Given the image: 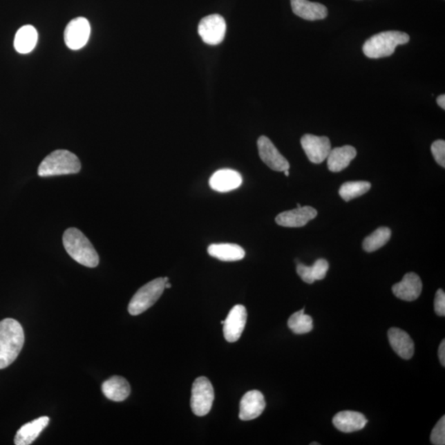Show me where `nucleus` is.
<instances>
[{"label":"nucleus","mask_w":445,"mask_h":445,"mask_svg":"<svg viewBox=\"0 0 445 445\" xmlns=\"http://www.w3.org/2000/svg\"><path fill=\"white\" fill-rule=\"evenodd\" d=\"M23 328L12 319L0 322V370L12 365L18 358L24 345Z\"/></svg>","instance_id":"f257e3e1"},{"label":"nucleus","mask_w":445,"mask_h":445,"mask_svg":"<svg viewBox=\"0 0 445 445\" xmlns=\"http://www.w3.org/2000/svg\"><path fill=\"white\" fill-rule=\"evenodd\" d=\"M63 243L67 254L75 262L90 268L96 267L100 264V256L95 248L78 229L66 230L63 235Z\"/></svg>","instance_id":"f03ea898"},{"label":"nucleus","mask_w":445,"mask_h":445,"mask_svg":"<svg viewBox=\"0 0 445 445\" xmlns=\"http://www.w3.org/2000/svg\"><path fill=\"white\" fill-rule=\"evenodd\" d=\"M408 34L399 31L383 32L371 37L363 46V53L370 59L390 57L397 46L408 44Z\"/></svg>","instance_id":"7ed1b4c3"},{"label":"nucleus","mask_w":445,"mask_h":445,"mask_svg":"<svg viewBox=\"0 0 445 445\" xmlns=\"http://www.w3.org/2000/svg\"><path fill=\"white\" fill-rule=\"evenodd\" d=\"M81 162L75 153L58 149L45 158L38 168V175L41 178L59 176L78 173Z\"/></svg>","instance_id":"20e7f679"},{"label":"nucleus","mask_w":445,"mask_h":445,"mask_svg":"<svg viewBox=\"0 0 445 445\" xmlns=\"http://www.w3.org/2000/svg\"><path fill=\"white\" fill-rule=\"evenodd\" d=\"M165 283L164 278H157L137 291L128 306L130 314L140 315L155 305L164 293Z\"/></svg>","instance_id":"39448f33"},{"label":"nucleus","mask_w":445,"mask_h":445,"mask_svg":"<svg viewBox=\"0 0 445 445\" xmlns=\"http://www.w3.org/2000/svg\"><path fill=\"white\" fill-rule=\"evenodd\" d=\"M215 399L214 388L207 378L200 377L192 385L191 406L196 416L204 417L211 412Z\"/></svg>","instance_id":"423d86ee"},{"label":"nucleus","mask_w":445,"mask_h":445,"mask_svg":"<svg viewBox=\"0 0 445 445\" xmlns=\"http://www.w3.org/2000/svg\"><path fill=\"white\" fill-rule=\"evenodd\" d=\"M225 20L220 15L205 17L198 26L199 35L205 44L208 45L220 44L225 39Z\"/></svg>","instance_id":"0eeeda50"},{"label":"nucleus","mask_w":445,"mask_h":445,"mask_svg":"<svg viewBox=\"0 0 445 445\" xmlns=\"http://www.w3.org/2000/svg\"><path fill=\"white\" fill-rule=\"evenodd\" d=\"M301 145L307 158L312 164H322L332 149L330 140L327 136L307 134L301 138Z\"/></svg>","instance_id":"6e6552de"},{"label":"nucleus","mask_w":445,"mask_h":445,"mask_svg":"<svg viewBox=\"0 0 445 445\" xmlns=\"http://www.w3.org/2000/svg\"><path fill=\"white\" fill-rule=\"evenodd\" d=\"M91 27L86 19L79 17L70 21L65 30V41L68 48L79 50L87 44Z\"/></svg>","instance_id":"1a4fd4ad"},{"label":"nucleus","mask_w":445,"mask_h":445,"mask_svg":"<svg viewBox=\"0 0 445 445\" xmlns=\"http://www.w3.org/2000/svg\"><path fill=\"white\" fill-rule=\"evenodd\" d=\"M258 152L261 160L266 164L269 169L276 172H284L290 169L287 160L278 151L272 140L267 136H261L258 140Z\"/></svg>","instance_id":"9d476101"},{"label":"nucleus","mask_w":445,"mask_h":445,"mask_svg":"<svg viewBox=\"0 0 445 445\" xmlns=\"http://www.w3.org/2000/svg\"><path fill=\"white\" fill-rule=\"evenodd\" d=\"M247 318V314L245 306L238 305L230 310L227 319L223 321V325H224L223 331L227 341L232 343L240 338L245 330Z\"/></svg>","instance_id":"9b49d317"},{"label":"nucleus","mask_w":445,"mask_h":445,"mask_svg":"<svg viewBox=\"0 0 445 445\" xmlns=\"http://www.w3.org/2000/svg\"><path fill=\"white\" fill-rule=\"evenodd\" d=\"M318 211L311 207H298L291 211L282 212L276 218L277 225L288 228H301L315 219Z\"/></svg>","instance_id":"f8f14e48"},{"label":"nucleus","mask_w":445,"mask_h":445,"mask_svg":"<svg viewBox=\"0 0 445 445\" xmlns=\"http://www.w3.org/2000/svg\"><path fill=\"white\" fill-rule=\"evenodd\" d=\"M422 291V282L417 274H406L404 279L392 286V292L401 301L412 302L420 296Z\"/></svg>","instance_id":"ddd939ff"},{"label":"nucleus","mask_w":445,"mask_h":445,"mask_svg":"<svg viewBox=\"0 0 445 445\" xmlns=\"http://www.w3.org/2000/svg\"><path fill=\"white\" fill-rule=\"evenodd\" d=\"M266 408V401L262 392L258 390L247 392L240 401L239 418L242 421H251L258 418Z\"/></svg>","instance_id":"4468645a"},{"label":"nucleus","mask_w":445,"mask_h":445,"mask_svg":"<svg viewBox=\"0 0 445 445\" xmlns=\"http://www.w3.org/2000/svg\"><path fill=\"white\" fill-rule=\"evenodd\" d=\"M209 182L214 191L228 192L240 187L243 178L241 174L237 171L221 169L212 175Z\"/></svg>","instance_id":"2eb2a0df"},{"label":"nucleus","mask_w":445,"mask_h":445,"mask_svg":"<svg viewBox=\"0 0 445 445\" xmlns=\"http://www.w3.org/2000/svg\"><path fill=\"white\" fill-rule=\"evenodd\" d=\"M295 15L309 21L322 20L327 18L328 10L323 4L310 2L309 0H290Z\"/></svg>","instance_id":"dca6fc26"},{"label":"nucleus","mask_w":445,"mask_h":445,"mask_svg":"<svg viewBox=\"0 0 445 445\" xmlns=\"http://www.w3.org/2000/svg\"><path fill=\"white\" fill-rule=\"evenodd\" d=\"M332 422L338 430L344 433H352L363 429L368 420L362 413L353 410H343L333 417Z\"/></svg>","instance_id":"f3484780"},{"label":"nucleus","mask_w":445,"mask_h":445,"mask_svg":"<svg viewBox=\"0 0 445 445\" xmlns=\"http://www.w3.org/2000/svg\"><path fill=\"white\" fill-rule=\"evenodd\" d=\"M388 341L392 348L399 356L404 359H412L414 354V342L405 331L392 328L389 329Z\"/></svg>","instance_id":"a211bd4d"},{"label":"nucleus","mask_w":445,"mask_h":445,"mask_svg":"<svg viewBox=\"0 0 445 445\" xmlns=\"http://www.w3.org/2000/svg\"><path fill=\"white\" fill-rule=\"evenodd\" d=\"M50 418L41 417L36 420L25 424L17 432L15 438L16 445L32 444L38 438L45 428L48 426Z\"/></svg>","instance_id":"6ab92c4d"},{"label":"nucleus","mask_w":445,"mask_h":445,"mask_svg":"<svg viewBox=\"0 0 445 445\" xmlns=\"http://www.w3.org/2000/svg\"><path fill=\"white\" fill-rule=\"evenodd\" d=\"M357 155V149L350 145L332 149L327 158L328 169L333 173H339L348 168Z\"/></svg>","instance_id":"aec40b11"},{"label":"nucleus","mask_w":445,"mask_h":445,"mask_svg":"<svg viewBox=\"0 0 445 445\" xmlns=\"http://www.w3.org/2000/svg\"><path fill=\"white\" fill-rule=\"evenodd\" d=\"M102 391L106 399L114 401H122L129 397L131 386L126 379L121 376H113L102 384Z\"/></svg>","instance_id":"412c9836"},{"label":"nucleus","mask_w":445,"mask_h":445,"mask_svg":"<svg viewBox=\"0 0 445 445\" xmlns=\"http://www.w3.org/2000/svg\"><path fill=\"white\" fill-rule=\"evenodd\" d=\"M208 254L223 262H236L245 256V251L242 247L231 243L211 245L208 247Z\"/></svg>","instance_id":"4be33fe9"},{"label":"nucleus","mask_w":445,"mask_h":445,"mask_svg":"<svg viewBox=\"0 0 445 445\" xmlns=\"http://www.w3.org/2000/svg\"><path fill=\"white\" fill-rule=\"evenodd\" d=\"M38 40V33L31 25H26L17 32L15 39V48L20 54H28L35 48Z\"/></svg>","instance_id":"5701e85b"},{"label":"nucleus","mask_w":445,"mask_h":445,"mask_svg":"<svg viewBox=\"0 0 445 445\" xmlns=\"http://www.w3.org/2000/svg\"><path fill=\"white\" fill-rule=\"evenodd\" d=\"M391 229L387 227H380L373 234L365 238L363 248L367 252H373L384 247L391 238Z\"/></svg>","instance_id":"b1692460"},{"label":"nucleus","mask_w":445,"mask_h":445,"mask_svg":"<svg viewBox=\"0 0 445 445\" xmlns=\"http://www.w3.org/2000/svg\"><path fill=\"white\" fill-rule=\"evenodd\" d=\"M370 188L371 184L369 182H348L342 184L339 195L345 201H350L367 193Z\"/></svg>","instance_id":"393cba45"},{"label":"nucleus","mask_w":445,"mask_h":445,"mask_svg":"<svg viewBox=\"0 0 445 445\" xmlns=\"http://www.w3.org/2000/svg\"><path fill=\"white\" fill-rule=\"evenodd\" d=\"M288 327L294 333L301 335L310 332L314 328V324L311 316L305 314V310H301L290 316Z\"/></svg>","instance_id":"a878e982"},{"label":"nucleus","mask_w":445,"mask_h":445,"mask_svg":"<svg viewBox=\"0 0 445 445\" xmlns=\"http://www.w3.org/2000/svg\"><path fill=\"white\" fill-rule=\"evenodd\" d=\"M430 442L435 445L445 444V417H443L431 432Z\"/></svg>","instance_id":"bb28decb"},{"label":"nucleus","mask_w":445,"mask_h":445,"mask_svg":"<svg viewBox=\"0 0 445 445\" xmlns=\"http://www.w3.org/2000/svg\"><path fill=\"white\" fill-rule=\"evenodd\" d=\"M310 268L314 281H321L326 277L329 269V264L327 260L320 258L316 260Z\"/></svg>","instance_id":"cd10ccee"},{"label":"nucleus","mask_w":445,"mask_h":445,"mask_svg":"<svg viewBox=\"0 0 445 445\" xmlns=\"http://www.w3.org/2000/svg\"><path fill=\"white\" fill-rule=\"evenodd\" d=\"M431 153L437 164L445 168V142L443 140L435 141L431 145Z\"/></svg>","instance_id":"c85d7f7f"},{"label":"nucleus","mask_w":445,"mask_h":445,"mask_svg":"<svg viewBox=\"0 0 445 445\" xmlns=\"http://www.w3.org/2000/svg\"><path fill=\"white\" fill-rule=\"evenodd\" d=\"M434 305L436 314L440 316H445V294L443 290L439 289L436 293Z\"/></svg>","instance_id":"c756f323"},{"label":"nucleus","mask_w":445,"mask_h":445,"mask_svg":"<svg viewBox=\"0 0 445 445\" xmlns=\"http://www.w3.org/2000/svg\"><path fill=\"white\" fill-rule=\"evenodd\" d=\"M296 271L298 275L301 276V279L307 284H312L315 281L312 277L310 267L305 266V265L299 263L298 264Z\"/></svg>","instance_id":"7c9ffc66"},{"label":"nucleus","mask_w":445,"mask_h":445,"mask_svg":"<svg viewBox=\"0 0 445 445\" xmlns=\"http://www.w3.org/2000/svg\"><path fill=\"white\" fill-rule=\"evenodd\" d=\"M439 358L440 363L445 366V341L443 340L439 348Z\"/></svg>","instance_id":"2f4dec72"},{"label":"nucleus","mask_w":445,"mask_h":445,"mask_svg":"<svg viewBox=\"0 0 445 445\" xmlns=\"http://www.w3.org/2000/svg\"><path fill=\"white\" fill-rule=\"evenodd\" d=\"M437 104L442 108V109H445V95L444 94H442V95H440L437 98Z\"/></svg>","instance_id":"473e14b6"},{"label":"nucleus","mask_w":445,"mask_h":445,"mask_svg":"<svg viewBox=\"0 0 445 445\" xmlns=\"http://www.w3.org/2000/svg\"><path fill=\"white\" fill-rule=\"evenodd\" d=\"M171 287H172V285H171L169 281L166 282V283H165V289H169Z\"/></svg>","instance_id":"72a5a7b5"},{"label":"nucleus","mask_w":445,"mask_h":445,"mask_svg":"<svg viewBox=\"0 0 445 445\" xmlns=\"http://www.w3.org/2000/svg\"><path fill=\"white\" fill-rule=\"evenodd\" d=\"M284 173H285L286 177L289 176V175H290L289 170L284 171Z\"/></svg>","instance_id":"f704fd0d"},{"label":"nucleus","mask_w":445,"mask_h":445,"mask_svg":"<svg viewBox=\"0 0 445 445\" xmlns=\"http://www.w3.org/2000/svg\"><path fill=\"white\" fill-rule=\"evenodd\" d=\"M311 445H319V443H311Z\"/></svg>","instance_id":"c9c22d12"},{"label":"nucleus","mask_w":445,"mask_h":445,"mask_svg":"<svg viewBox=\"0 0 445 445\" xmlns=\"http://www.w3.org/2000/svg\"><path fill=\"white\" fill-rule=\"evenodd\" d=\"M297 207H301V204H298V205H297Z\"/></svg>","instance_id":"e433bc0d"}]
</instances>
